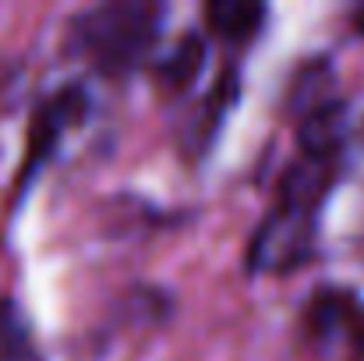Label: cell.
Listing matches in <instances>:
<instances>
[{
	"instance_id": "7a4b0ae2",
	"label": "cell",
	"mask_w": 364,
	"mask_h": 361,
	"mask_svg": "<svg viewBox=\"0 0 364 361\" xmlns=\"http://www.w3.org/2000/svg\"><path fill=\"white\" fill-rule=\"evenodd\" d=\"M163 18H166V7L152 4V0L100 4L75 18L71 39H75L78 53H85L100 71L124 75L152 53Z\"/></svg>"
},
{
	"instance_id": "8992f818",
	"label": "cell",
	"mask_w": 364,
	"mask_h": 361,
	"mask_svg": "<svg viewBox=\"0 0 364 361\" xmlns=\"http://www.w3.org/2000/svg\"><path fill=\"white\" fill-rule=\"evenodd\" d=\"M202 64H205V43H202L198 36H184V39L163 57L159 75H163L166 85L184 89V85H191V82L198 78Z\"/></svg>"
},
{
	"instance_id": "5b68a950",
	"label": "cell",
	"mask_w": 364,
	"mask_h": 361,
	"mask_svg": "<svg viewBox=\"0 0 364 361\" xmlns=\"http://www.w3.org/2000/svg\"><path fill=\"white\" fill-rule=\"evenodd\" d=\"M205 21L220 39L230 43H247L262 21H265V4H251V0H213L205 4Z\"/></svg>"
},
{
	"instance_id": "277c9868",
	"label": "cell",
	"mask_w": 364,
	"mask_h": 361,
	"mask_svg": "<svg viewBox=\"0 0 364 361\" xmlns=\"http://www.w3.org/2000/svg\"><path fill=\"white\" fill-rule=\"evenodd\" d=\"M85 117V93L82 89H64L57 93L50 103H43L32 117V131H28V152H25V163H21V174L25 181L36 174V167L57 149L60 135L75 124H82Z\"/></svg>"
},
{
	"instance_id": "6da1fadb",
	"label": "cell",
	"mask_w": 364,
	"mask_h": 361,
	"mask_svg": "<svg viewBox=\"0 0 364 361\" xmlns=\"http://www.w3.org/2000/svg\"><path fill=\"white\" fill-rule=\"evenodd\" d=\"M340 156H304L283 174L276 206L247 244L251 273H290L297 269L318 234V213L336 181Z\"/></svg>"
},
{
	"instance_id": "3957f363",
	"label": "cell",
	"mask_w": 364,
	"mask_h": 361,
	"mask_svg": "<svg viewBox=\"0 0 364 361\" xmlns=\"http://www.w3.org/2000/svg\"><path fill=\"white\" fill-rule=\"evenodd\" d=\"M308 333L329 361H364V301L347 287H322L308 301Z\"/></svg>"
},
{
	"instance_id": "52a82bcc",
	"label": "cell",
	"mask_w": 364,
	"mask_h": 361,
	"mask_svg": "<svg viewBox=\"0 0 364 361\" xmlns=\"http://www.w3.org/2000/svg\"><path fill=\"white\" fill-rule=\"evenodd\" d=\"M354 25H358V32H361V36H364V7H361V11H358V14H354Z\"/></svg>"
}]
</instances>
